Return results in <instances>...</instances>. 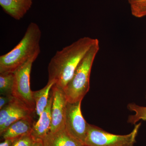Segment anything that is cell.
Returning <instances> with one entry per match:
<instances>
[{
	"instance_id": "cell-12",
	"label": "cell",
	"mask_w": 146,
	"mask_h": 146,
	"mask_svg": "<svg viewBox=\"0 0 146 146\" xmlns=\"http://www.w3.org/2000/svg\"><path fill=\"white\" fill-rule=\"evenodd\" d=\"M35 123L31 116L22 118L11 125L1 136L4 140L18 138L31 133Z\"/></svg>"
},
{
	"instance_id": "cell-3",
	"label": "cell",
	"mask_w": 146,
	"mask_h": 146,
	"mask_svg": "<svg viewBox=\"0 0 146 146\" xmlns=\"http://www.w3.org/2000/svg\"><path fill=\"white\" fill-rule=\"evenodd\" d=\"M100 49L99 41L97 39L79 64L72 77L63 90L68 102L82 101L89 91L91 69Z\"/></svg>"
},
{
	"instance_id": "cell-14",
	"label": "cell",
	"mask_w": 146,
	"mask_h": 146,
	"mask_svg": "<svg viewBox=\"0 0 146 146\" xmlns=\"http://www.w3.org/2000/svg\"><path fill=\"white\" fill-rule=\"evenodd\" d=\"M14 80V73L0 74V94L1 96L12 95Z\"/></svg>"
},
{
	"instance_id": "cell-18",
	"label": "cell",
	"mask_w": 146,
	"mask_h": 146,
	"mask_svg": "<svg viewBox=\"0 0 146 146\" xmlns=\"http://www.w3.org/2000/svg\"><path fill=\"white\" fill-rule=\"evenodd\" d=\"M14 97L12 95L8 96H1L0 97V109H2L6 105L12 101Z\"/></svg>"
},
{
	"instance_id": "cell-7",
	"label": "cell",
	"mask_w": 146,
	"mask_h": 146,
	"mask_svg": "<svg viewBox=\"0 0 146 146\" xmlns=\"http://www.w3.org/2000/svg\"><path fill=\"white\" fill-rule=\"evenodd\" d=\"M31 110L23 104L13 99L0 111V134L4 132L7 128L16 121L28 116H31Z\"/></svg>"
},
{
	"instance_id": "cell-1",
	"label": "cell",
	"mask_w": 146,
	"mask_h": 146,
	"mask_svg": "<svg viewBox=\"0 0 146 146\" xmlns=\"http://www.w3.org/2000/svg\"><path fill=\"white\" fill-rule=\"evenodd\" d=\"M97 39L84 36L57 51L48 65V81L54 82L55 85L64 90L79 64Z\"/></svg>"
},
{
	"instance_id": "cell-13",
	"label": "cell",
	"mask_w": 146,
	"mask_h": 146,
	"mask_svg": "<svg viewBox=\"0 0 146 146\" xmlns=\"http://www.w3.org/2000/svg\"><path fill=\"white\" fill-rule=\"evenodd\" d=\"M54 84V82L48 81L46 85L42 89L33 91V97L36 105L35 111L39 117L46 107L50 94V91Z\"/></svg>"
},
{
	"instance_id": "cell-8",
	"label": "cell",
	"mask_w": 146,
	"mask_h": 146,
	"mask_svg": "<svg viewBox=\"0 0 146 146\" xmlns=\"http://www.w3.org/2000/svg\"><path fill=\"white\" fill-rule=\"evenodd\" d=\"M53 95L52 106L51 132H54L65 126L66 105L68 101L64 90L54 85L51 89Z\"/></svg>"
},
{
	"instance_id": "cell-5",
	"label": "cell",
	"mask_w": 146,
	"mask_h": 146,
	"mask_svg": "<svg viewBox=\"0 0 146 146\" xmlns=\"http://www.w3.org/2000/svg\"><path fill=\"white\" fill-rule=\"evenodd\" d=\"M39 54L31 56L14 72L15 80L12 95L14 98L31 110L35 111L36 105L30 87V74L32 66Z\"/></svg>"
},
{
	"instance_id": "cell-15",
	"label": "cell",
	"mask_w": 146,
	"mask_h": 146,
	"mask_svg": "<svg viewBox=\"0 0 146 146\" xmlns=\"http://www.w3.org/2000/svg\"><path fill=\"white\" fill-rule=\"evenodd\" d=\"M127 108L129 110L135 113L134 115L129 117L128 122L132 124H136L140 120L146 121V107L131 103L128 105Z\"/></svg>"
},
{
	"instance_id": "cell-10",
	"label": "cell",
	"mask_w": 146,
	"mask_h": 146,
	"mask_svg": "<svg viewBox=\"0 0 146 146\" xmlns=\"http://www.w3.org/2000/svg\"><path fill=\"white\" fill-rule=\"evenodd\" d=\"M42 141L43 146H84L69 134L65 126L54 132L50 131Z\"/></svg>"
},
{
	"instance_id": "cell-19",
	"label": "cell",
	"mask_w": 146,
	"mask_h": 146,
	"mask_svg": "<svg viewBox=\"0 0 146 146\" xmlns=\"http://www.w3.org/2000/svg\"><path fill=\"white\" fill-rule=\"evenodd\" d=\"M16 139H5V141L0 144V146H12V145L16 141Z\"/></svg>"
},
{
	"instance_id": "cell-16",
	"label": "cell",
	"mask_w": 146,
	"mask_h": 146,
	"mask_svg": "<svg viewBox=\"0 0 146 146\" xmlns=\"http://www.w3.org/2000/svg\"><path fill=\"white\" fill-rule=\"evenodd\" d=\"M130 5L131 11L133 16L137 18L146 16V0H133Z\"/></svg>"
},
{
	"instance_id": "cell-2",
	"label": "cell",
	"mask_w": 146,
	"mask_h": 146,
	"mask_svg": "<svg viewBox=\"0 0 146 146\" xmlns=\"http://www.w3.org/2000/svg\"><path fill=\"white\" fill-rule=\"evenodd\" d=\"M42 32L35 23L29 25L23 37L16 46L0 56V74L14 73L31 56L41 52Z\"/></svg>"
},
{
	"instance_id": "cell-11",
	"label": "cell",
	"mask_w": 146,
	"mask_h": 146,
	"mask_svg": "<svg viewBox=\"0 0 146 146\" xmlns=\"http://www.w3.org/2000/svg\"><path fill=\"white\" fill-rule=\"evenodd\" d=\"M33 0H0L3 10L14 19L20 20L31 8Z\"/></svg>"
},
{
	"instance_id": "cell-9",
	"label": "cell",
	"mask_w": 146,
	"mask_h": 146,
	"mask_svg": "<svg viewBox=\"0 0 146 146\" xmlns=\"http://www.w3.org/2000/svg\"><path fill=\"white\" fill-rule=\"evenodd\" d=\"M52 102L53 95L51 91L46 107L39 116L37 121L35 123L31 132L36 141L42 140L43 137L50 131Z\"/></svg>"
},
{
	"instance_id": "cell-17",
	"label": "cell",
	"mask_w": 146,
	"mask_h": 146,
	"mask_svg": "<svg viewBox=\"0 0 146 146\" xmlns=\"http://www.w3.org/2000/svg\"><path fill=\"white\" fill-rule=\"evenodd\" d=\"M36 142L31 133H29L17 138L12 146H33Z\"/></svg>"
},
{
	"instance_id": "cell-20",
	"label": "cell",
	"mask_w": 146,
	"mask_h": 146,
	"mask_svg": "<svg viewBox=\"0 0 146 146\" xmlns=\"http://www.w3.org/2000/svg\"><path fill=\"white\" fill-rule=\"evenodd\" d=\"M33 146H43L42 140L36 141Z\"/></svg>"
},
{
	"instance_id": "cell-6",
	"label": "cell",
	"mask_w": 146,
	"mask_h": 146,
	"mask_svg": "<svg viewBox=\"0 0 146 146\" xmlns=\"http://www.w3.org/2000/svg\"><path fill=\"white\" fill-rule=\"evenodd\" d=\"M82 101L67 103L65 127L69 134L84 145L89 123L84 119L81 110Z\"/></svg>"
},
{
	"instance_id": "cell-4",
	"label": "cell",
	"mask_w": 146,
	"mask_h": 146,
	"mask_svg": "<svg viewBox=\"0 0 146 146\" xmlns=\"http://www.w3.org/2000/svg\"><path fill=\"white\" fill-rule=\"evenodd\" d=\"M141 123L135 126L132 131L127 135L112 134L98 127L89 124L84 145L85 146H133Z\"/></svg>"
},
{
	"instance_id": "cell-21",
	"label": "cell",
	"mask_w": 146,
	"mask_h": 146,
	"mask_svg": "<svg viewBox=\"0 0 146 146\" xmlns=\"http://www.w3.org/2000/svg\"><path fill=\"white\" fill-rule=\"evenodd\" d=\"M128 2L130 4L132 2V1H133V0H127Z\"/></svg>"
},
{
	"instance_id": "cell-22",
	"label": "cell",
	"mask_w": 146,
	"mask_h": 146,
	"mask_svg": "<svg viewBox=\"0 0 146 146\" xmlns=\"http://www.w3.org/2000/svg\"></svg>"
}]
</instances>
